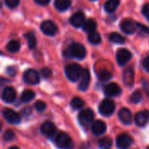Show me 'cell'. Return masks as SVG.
<instances>
[{"instance_id": "32", "label": "cell", "mask_w": 149, "mask_h": 149, "mask_svg": "<svg viewBox=\"0 0 149 149\" xmlns=\"http://www.w3.org/2000/svg\"><path fill=\"white\" fill-rule=\"evenodd\" d=\"M141 100H142V93L140 90H136L130 97V100L133 103H139Z\"/></svg>"}, {"instance_id": "40", "label": "cell", "mask_w": 149, "mask_h": 149, "mask_svg": "<svg viewBox=\"0 0 149 149\" xmlns=\"http://www.w3.org/2000/svg\"><path fill=\"white\" fill-rule=\"evenodd\" d=\"M143 86H144V89H145V91H146V93H148L149 95V82L148 81H144V83H143Z\"/></svg>"}, {"instance_id": "4", "label": "cell", "mask_w": 149, "mask_h": 149, "mask_svg": "<svg viewBox=\"0 0 149 149\" xmlns=\"http://www.w3.org/2000/svg\"><path fill=\"white\" fill-rule=\"evenodd\" d=\"M99 109H100V113L102 115H104V116H109L115 110V103L112 100L105 99L100 104Z\"/></svg>"}, {"instance_id": "31", "label": "cell", "mask_w": 149, "mask_h": 149, "mask_svg": "<svg viewBox=\"0 0 149 149\" xmlns=\"http://www.w3.org/2000/svg\"><path fill=\"white\" fill-rule=\"evenodd\" d=\"M112 78V73L107 70H101L99 72V79L101 81H107L108 79H110Z\"/></svg>"}, {"instance_id": "3", "label": "cell", "mask_w": 149, "mask_h": 149, "mask_svg": "<svg viewBox=\"0 0 149 149\" xmlns=\"http://www.w3.org/2000/svg\"><path fill=\"white\" fill-rule=\"evenodd\" d=\"M55 143L61 149H69L72 147V139L66 133L64 132H60L58 134L55 139Z\"/></svg>"}, {"instance_id": "27", "label": "cell", "mask_w": 149, "mask_h": 149, "mask_svg": "<svg viewBox=\"0 0 149 149\" xmlns=\"http://www.w3.org/2000/svg\"><path fill=\"white\" fill-rule=\"evenodd\" d=\"M25 38L27 39V43H28L30 49H34L37 45V40H36L35 35L32 32H28L25 34Z\"/></svg>"}, {"instance_id": "7", "label": "cell", "mask_w": 149, "mask_h": 149, "mask_svg": "<svg viewBox=\"0 0 149 149\" xmlns=\"http://www.w3.org/2000/svg\"><path fill=\"white\" fill-rule=\"evenodd\" d=\"M24 80L30 85H36L39 82L40 78L38 72L34 69H29L24 73Z\"/></svg>"}, {"instance_id": "9", "label": "cell", "mask_w": 149, "mask_h": 149, "mask_svg": "<svg viewBox=\"0 0 149 149\" xmlns=\"http://www.w3.org/2000/svg\"><path fill=\"white\" fill-rule=\"evenodd\" d=\"M132 58V53L125 48H121L117 52L116 58L120 65H125Z\"/></svg>"}, {"instance_id": "15", "label": "cell", "mask_w": 149, "mask_h": 149, "mask_svg": "<svg viewBox=\"0 0 149 149\" xmlns=\"http://www.w3.org/2000/svg\"><path fill=\"white\" fill-rule=\"evenodd\" d=\"M104 92L107 96H117L121 93V89L116 83H110L105 86Z\"/></svg>"}, {"instance_id": "19", "label": "cell", "mask_w": 149, "mask_h": 149, "mask_svg": "<svg viewBox=\"0 0 149 149\" xmlns=\"http://www.w3.org/2000/svg\"><path fill=\"white\" fill-rule=\"evenodd\" d=\"M41 132L46 136H52L56 132V127L52 122L45 121L41 126Z\"/></svg>"}, {"instance_id": "21", "label": "cell", "mask_w": 149, "mask_h": 149, "mask_svg": "<svg viewBox=\"0 0 149 149\" xmlns=\"http://www.w3.org/2000/svg\"><path fill=\"white\" fill-rule=\"evenodd\" d=\"M72 3V0H56L54 3L55 8L59 11L66 10Z\"/></svg>"}, {"instance_id": "5", "label": "cell", "mask_w": 149, "mask_h": 149, "mask_svg": "<svg viewBox=\"0 0 149 149\" xmlns=\"http://www.w3.org/2000/svg\"><path fill=\"white\" fill-rule=\"evenodd\" d=\"M93 117L94 113L91 109H84L79 114V121L83 127H88L93 123Z\"/></svg>"}, {"instance_id": "43", "label": "cell", "mask_w": 149, "mask_h": 149, "mask_svg": "<svg viewBox=\"0 0 149 149\" xmlns=\"http://www.w3.org/2000/svg\"><path fill=\"white\" fill-rule=\"evenodd\" d=\"M148 149H149V148H148Z\"/></svg>"}, {"instance_id": "8", "label": "cell", "mask_w": 149, "mask_h": 149, "mask_svg": "<svg viewBox=\"0 0 149 149\" xmlns=\"http://www.w3.org/2000/svg\"><path fill=\"white\" fill-rule=\"evenodd\" d=\"M3 116L5 120H7L10 124H17L21 120L20 115L10 108H5L3 110Z\"/></svg>"}, {"instance_id": "39", "label": "cell", "mask_w": 149, "mask_h": 149, "mask_svg": "<svg viewBox=\"0 0 149 149\" xmlns=\"http://www.w3.org/2000/svg\"><path fill=\"white\" fill-rule=\"evenodd\" d=\"M38 4H41V5H45L47 3H49L50 0H35Z\"/></svg>"}, {"instance_id": "42", "label": "cell", "mask_w": 149, "mask_h": 149, "mask_svg": "<svg viewBox=\"0 0 149 149\" xmlns=\"http://www.w3.org/2000/svg\"><path fill=\"white\" fill-rule=\"evenodd\" d=\"M93 1H94V0H93Z\"/></svg>"}, {"instance_id": "20", "label": "cell", "mask_w": 149, "mask_h": 149, "mask_svg": "<svg viewBox=\"0 0 149 149\" xmlns=\"http://www.w3.org/2000/svg\"><path fill=\"white\" fill-rule=\"evenodd\" d=\"M123 81L127 86H131L134 82V72L132 68H127L123 72Z\"/></svg>"}, {"instance_id": "18", "label": "cell", "mask_w": 149, "mask_h": 149, "mask_svg": "<svg viewBox=\"0 0 149 149\" xmlns=\"http://www.w3.org/2000/svg\"><path fill=\"white\" fill-rule=\"evenodd\" d=\"M149 120V112L141 111L135 115V122L140 127H144Z\"/></svg>"}, {"instance_id": "26", "label": "cell", "mask_w": 149, "mask_h": 149, "mask_svg": "<svg viewBox=\"0 0 149 149\" xmlns=\"http://www.w3.org/2000/svg\"><path fill=\"white\" fill-rule=\"evenodd\" d=\"M88 41L93 45H98L101 41V37L99 32L93 31L92 33H89L88 35Z\"/></svg>"}, {"instance_id": "35", "label": "cell", "mask_w": 149, "mask_h": 149, "mask_svg": "<svg viewBox=\"0 0 149 149\" xmlns=\"http://www.w3.org/2000/svg\"><path fill=\"white\" fill-rule=\"evenodd\" d=\"M5 3L8 7L10 8H15L17 6V4L19 3V0H4Z\"/></svg>"}, {"instance_id": "6", "label": "cell", "mask_w": 149, "mask_h": 149, "mask_svg": "<svg viewBox=\"0 0 149 149\" xmlns=\"http://www.w3.org/2000/svg\"><path fill=\"white\" fill-rule=\"evenodd\" d=\"M120 28L126 34H133L138 28V23L132 19H124L120 23Z\"/></svg>"}, {"instance_id": "38", "label": "cell", "mask_w": 149, "mask_h": 149, "mask_svg": "<svg viewBox=\"0 0 149 149\" xmlns=\"http://www.w3.org/2000/svg\"><path fill=\"white\" fill-rule=\"evenodd\" d=\"M143 66H144V68L149 72V56L148 57H147L145 59H144V61H143Z\"/></svg>"}, {"instance_id": "33", "label": "cell", "mask_w": 149, "mask_h": 149, "mask_svg": "<svg viewBox=\"0 0 149 149\" xmlns=\"http://www.w3.org/2000/svg\"><path fill=\"white\" fill-rule=\"evenodd\" d=\"M34 106H35L36 110L38 111V112H43V111L45 109V107H46V104H45L44 101H42V100L37 101V102L35 103Z\"/></svg>"}, {"instance_id": "34", "label": "cell", "mask_w": 149, "mask_h": 149, "mask_svg": "<svg viewBox=\"0 0 149 149\" xmlns=\"http://www.w3.org/2000/svg\"><path fill=\"white\" fill-rule=\"evenodd\" d=\"M14 136H15V134L11 130H7L3 134V140L9 141H11L14 138Z\"/></svg>"}, {"instance_id": "30", "label": "cell", "mask_w": 149, "mask_h": 149, "mask_svg": "<svg viewBox=\"0 0 149 149\" xmlns=\"http://www.w3.org/2000/svg\"><path fill=\"white\" fill-rule=\"evenodd\" d=\"M112 140L108 137H105V138H102L99 141V145L100 148H108L112 146Z\"/></svg>"}, {"instance_id": "2", "label": "cell", "mask_w": 149, "mask_h": 149, "mask_svg": "<svg viewBox=\"0 0 149 149\" xmlns=\"http://www.w3.org/2000/svg\"><path fill=\"white\" fill-rule=\"evenodd\" d=\"M65 75L71 81H77L80 79L83 70L81 66L78 64H71L65 66Z\"/></svg>"}, {"instance_id": "25", "label": "cell", "mask_w": 149, "mask_h": 149, "mask_svg": "<svg viewBox=\"0 0 149 149\" xmlns=\"http://www.w3.org/2000/svg\"><path fill=\"white\" fill-rule=\"evenodd\" d=\"M34 97H35V93L32 90H25L22 93L21 100L24 103H27V102L31 101V100H33Z\"/></svg>"}, {"instance_id": "22", "label": "cell", "mask_w": 149, "mask_h": 149, "mask_svg": "<svg viewBox=\"0 0 149 149\" xmlns=\"http://www.w3.org/2000/svg\"><path fill=\"white\" fill-rule=\"evenodd\" d=\"M119 5H120V0H107L104 5V8L107 12L112 13L118 8Z\"/></svg>"}, {"instance_id": "41", "label": "cell", "mask_w": 149, "mask_h": 149, "mask_svg": "<svg viewBox=\"0 0 149 149\" xmlns=\"http://www.w3.org/2000/svg\"><path fill=\"white\" fill-rule=\"evenodd\" d=\"M9 149H19L17 147H11V148H10Z\"/></svg>"}, {"instance_id": "16", "label": "cell", "mask_w": 149, "mask_h": 149, "mask_svg": "<svg viewBox=\"0 0 149 149\" xmlns=\"http://www.w3.org/2000/svg\"><path fill=\"white\" fill-rule=\"evenodd\" d=\"M2 99L4 102L11 103L16 99V91L12 87H5L2 93Z\"/></svg>"}, {"instance_id": "14", "label": "cell", "mask_w": 149, "mask_h": 149, "mask_svg": "<svg viewBox=\"0 0 149 149\" xmlns=\"http://www.w3.org/2000/svg\"><path fill=\"white\" fill-rule=\"evenodd\" d=\"M107 130V126L102 120H95L92 124V132L94 135H101Z\"/></svg>"}, {"instance_id": "1", "label": "cell", "mask_w": 149, "mask_h": 149, "mask_svg": "<svg viewBox=\"0 0 149 149\" xmlns=\"http://www.w3.org/2000/svg\"><path fill=\"white\" fill-rule=\"evenodd\" d=\"M86 50L81 44L73 43L72 44L65 52L64 55L66 58H76L79 59H82L86 57Z\"/></svg>"}, {"instance_id": "11", "label": "cell", "mask_w": 149, "mask_h": 149, "mask_svg": "<svg viewBox=\"0 0 149 149\" xmlns=\"http://www.w3.org/2000/svg\"><path fill=\"white\" fill-rule=\"evenodd\" d=\"M116 143H117V147L120 149H127L128 148L132 143H133V139L128 135V134H122L120 135H119L117 137L116 140Z\"/></svg>"}, {"instance_id": "36", "label": "cell", "mask_w": 149, "mask_h": 149, "mask_svg": "<svg viewBox=\"0 0 149 149\" xmlns=\"http://www.w3.org/2000/svg\"><path fill=\"white\" fill-rule=\"evenodd\" d=\"M142 13H143V15H144L146 17H148L149 19V3H146V4L143 6V8H142Z\"/></svg>"}, {"instance_id": "29", "label": "cell", "mask_w": 149, "mask_h": 149, "mask_svg": "<svg viewBox=\"0 0 149 149\" xmlns=\"http://www.w3.org/2000/svg\"><path fill=\"white\" fill-rule=\"evenodd\" d=\"M85 105L84 100L79 97H75L71 101V106L73 109H79Z\"/></svg>"}, {"instance_id": "24", "label": "cell", "mask_w": 149, "mask_h": 149, "mask_svg": "<svg viewBox=\"0 0 149 149\" xmlns=\"http://www.w3.org/2000/svg\"><path fill=\"white\" fill-rule=\"evenodd\" d=\"M109 39L111 42L115 43V44H123L126 41V38L120 33L118 32H113L109 36Z\"/></svg>"}, {"instance_id": "10", "label": "cell", "mask_w": 149, "mask_h": 149, "mask_svg": "<svg viewBox=\"0 0 149 149\" xmlns=\"http://www.w3.org/2000/svg\"><path fill=\"white\" fill-rule=\"evenodd\" d=\"M41 31L45 34V35H49V36H52L54 35L57 31H58V27L57 25L51 20H45L44 21L41 25H40Z\"/></svg>"}, {"instance_id": "12", "label": "cell", "mask_w": 149, "mask_h": 149, "mask_svg": "<svg viewBox=\"0 0 149 149\" xmlns=\"http://www.w3.org/2000/svg\"><path fill=\"white\" fill-rule=\"evenodd\" d=\"M70 23L74 26V27H83L84 24L86 23V16L82 11H78L74 13L71 18H70Z\"/></svg>"}, {"instance_id": "23", "label": "cell", "mask_w": 149, "mask_h": 149, "mask_svg": "<svg viewBox=\"0 0 149 149\" xmlns=\"http://www.w3.org/2000/svg\"><path fill=\"white\" fill-rule=\"evenodd\" d=\"M96 22L93 19H88L87 21H86V23L83 25V30L85 31H86L87 33H92L93 31H95L96 29Z\"/></svg>"}, {"instance_id": "13", "label": "cell", "mask_w": 149, "mask_h": 149, "mask_svg": "<svg viewBox=\"0 0 149 149\" xmlns=\"http://www.w3.org/2000/svg\"><path fill=\"white\" fill-rule=\"evenodd\" d=\"M90 72L87 69L83 70V72L80 77V81L79 84V88L81 91H85L88 88L89 83H90Z\"/></svg>"}, {"instance_id": "17", "label": "cell", "mask_w": 149, "mask_h": 149, "mask_svg": "<svg viewBox=\"0 0 149 149\" xmlns=\"http://www.w3.org/2000/svg\"><path fill=\"white\" fill-rule=\"evenodd\" d=\"M119 118L122 123H124L126 125H129L133 120L132 113L127 108H121L119 112Z\"/></svg>"}, {"instance_id": "28", "label": "cell", "mask_w": 149, "mask_h": 149, "mask_svg": "<svg viewBox=\"0 0 149 149\" xmlns=\"http://www.w3.org/2000/svg\"><path fill=\"white\" fill-rule=\"evenodd\" d=\"M7 50L10 52H17L19 51L20 49V44L18 41L17 40H11L8 43L7 46H6Z\"/></svg>"}, {"instance_id": "37", "label": "cell", "mask_w": 149, "mask_h": 149, "mask_svg": "<svg viewBox=\"0 0 149 149\" xmlns=\"http://www.w3.org/2000/svg\"><path fill=\"white\" fill-rule=\"evenodd\" d=\"M41 73H42V75H43L45 78H49V77H51V75H52L51 70H49L48 68H43V69L41 70Z\"/></svg>"}]
</instances>
